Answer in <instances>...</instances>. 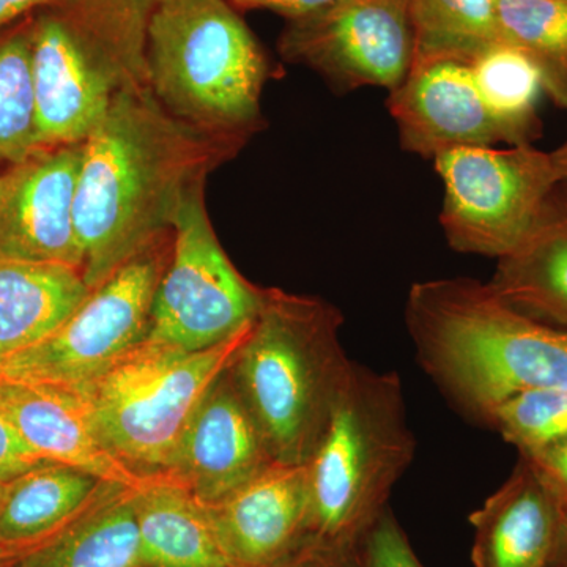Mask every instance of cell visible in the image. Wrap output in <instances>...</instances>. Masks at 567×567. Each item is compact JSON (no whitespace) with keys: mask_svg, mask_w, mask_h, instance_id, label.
<instances>
[{"mask_svg":"<svg viewBox=\"0 0 567 567\" xmlns=\"http://www.w3.org/2000/svg\"><path fill=\"white\" fill-rule=\"evenodd\" d=\"M6 353L2 352V349H0V379L3 377V368H6Z\"/></svg>","mask_w":567,"mask_h":567,"instance_id":"cell-37","label":"cell"},{"mask_svg":"<svg viewBox=\"0 0 567 567\" xmlns=\"http://www.w3.org/2000/svg\"><path fill=\"white\" fill-rule=\"evenodd\" d=\"M412 66L440 61L470 63L499 40L495 0H410Z\"/></svg>","mask_w":567,"mask_h":567,"instance_id":"cell-24","label":"cell"},{"mask_svg":"<svg viewBox=\"0 0 567 567\" xmlns=\"http://www.w3.org/2000/svg\"><path fill=\"white\" fill-rule=\"evenodd\" d=\"M7 486L9 484H0V502H2L3 495H6Z\"/></svg>","mask_w":567,"mask_h":567,"instance_id":"cell-38","label":"cell"},{"mask_svg":"<svg viewBox=\"0 0 567 567\" xmlns=\"http://www.w3.org/2000/svg\"><path fill=\"white\" fill-rule=\"evenodd\" d=\"M405 323L424 371L480 423L518 394L567 386V330L517 311L488 282L413 284Z\"/></svg>","mask_w":567,"mask_h":567,"instance_id":"cell-2","label":"cell"},{"mask_svg":"<svg viewBox=\"0 0 567 567\" xmlns=\"http://www.w3.org/2000/svg\"><path fill=\"white\" fill-rule=\"evenodd\" d=\"M440 224L451 248L498 260L524 241L561 185L550 152L532 144L440 153Z\"/></svg>","mask_w":567,"mask_h":567,"instance_id":"cell-8","label":"cell"},{"mask_svg":"<svg viewBox=\"0 0 567 567\" xmlns=\"http://www.w3.org/2000/svg\"><path fill=\"white\" fill-rule=\"evenodd\" d=\"M115 486L58 462L35 466L7 486L0 502V547L28 557L62 535Z\"/></svg>","mask_w":567,"mask_h":567,"instance_id":"cell-18","label":"cell"},{"mask_svg":"<svg viewBox=\"0 0 567 567\" xmlns=\"http://www.w3.org/2000/svg\"><path fill=\"white\" fill-rule=\"evenodd\" d=\"M61 0H0V31L29 11L47 9Z\"/></svg>","mask_w":567,"mask_h":567,"instance_id":"cell-33","label":"cell"},{"mask_svg":"<svg viewBox=\"0 0 567 567\" xmlns=\"http://www.w3.org/2000/svg\"><path fill=\"white\" fill-rule=\"evenodd\" d=\"M35 151H39V130L31 24H25L0 35V162H22Z\"/></svg>","mask_w":567,"mask_h":567,"instance_id":"cell-26","label":"cell"},{"mask_svg":"<svg viewBox=\"0 0 567 567\" xmlns=\"http://www.w3.org/2000/svg\"><path fill=\"white\" fill-rule=\"evenodd\" d=\"M84 142L39 148L0 171V260L84 267L74 199Z\"/></svg>","mask_w":567,"mask_h":567,"instance_id":"cell-12","label":"cell"},{"mask_svg":"<svg viewBox=\"0 0 567 567\" xmlns=\"http://www.w3.org/2000/svg\"><path fill=\"white\" fill-rule=\"evenodd\" d=\"M0 164H2V162H0Z\"/></svg>","mask_w":567,"mask_h":567,"instance_id":"cell-40","label":"cell"},{"mask_svg":"<svg viewBox=\"0 0 567 567\" xmlns=\"http://www.w3.org/2000/svg\"><path fill=\"white\" fill-rule=\"evenodd\" d=\"M468 65L484 103L506 133L507 144H532L540 126L537 103L546 93L535 61L520 48L498 40Z\"/></svg>","mask_w":567,"mask_h":567,"instance_id":"cell-23","label":"cell"},{"mask_svg":"<svg viewBox=\"0 0 567 567\" xmlns=\"http://www.w3.org/2000/svg\"><path fill=\"white\" fill-rule=\"evenodd\" d=\"M524 457L567 514V436Z\"/></svg>","mask_w":567,"mask_h":567,"instance_id":"cell-30","label":"cell"},{"mask_svg":"<svg viewBox=\"0 0 567 567\" xmlns=\"http://www.w3.org/2000/svg\"><path fill=\"white\" fill-rule=\"evenodd\" d=\"M499 40L527 52L544 91L567 110V0H495Z\"/></svg>","mask_w":567,"mask_h":567,"instance_id":"cell-25","label":"cell"},{"mask_svg":"<svg viewBox=\"0 0 567 567\" xmlns=\"http://www.w3.org/2000/svg\"><path fill=\"white\" fill-rule=\"evenodd\" d=\"M173 244L174 233L164 235L93 287L58 330L7 357L2 379L80 385L145 341Z\"/></svg>","mask_w":567,"mask_h":567,"instance_id":"cell-9","label":"cell"},{"mask_svg":"<svg viewBox=\"0 0 567 567\" xmlns=\"http://www.w3.org/2000/svg\"><path fill=\"white\" fill-rule=\"evenodd\" d=\"M147 71L153 96L193 128L244 144L264 128L267 59L226 0H156Z\"/></svg>","mask_w":567,"mask_h":567,"instance_id":"cell-5","label":"cell"},{"mask_svg":"<svg viewBox=\"0 0 567 567\" xmlns=\"http://www.w3.org/2000/svg\"><path fill=\"white\" fill-rule=\"evenodd\" d=\"M415 451L399 375L354 363L330 427L308 462L311 536L358 550L390 506Z\"/></svg>","mask_w":567,"mask_h":567,"instance_id":"cell-6","label":"cell"},{"mask_svg":"<svg viewBox=\"0 0 567 567\" xmlns=\"http://www.w3.org/2000/svg\"><path fill=\"white\" fill-rule=\"evenodd\" d=\"M551 162L557 171L559 182L567 186V136L566 140L550 152Z\"/></svg>","mask_w":567,"mask_h":567,"instance_id":"cell-34","label":"cell"},{"mask_svg":"<svg viewBox=\"0 0 567 567\" xmlns=\"http://www.w3.org/2000/svg\"><path fill=\"white\" fill-rule=\"evenodd\" d=\"M89 292L81 268L0 260V349L10 357L43 341Z\"/></svg>","mask_w":567,"mask_h":567,"instance_id":"cell-21","label":"cell"},{"mask_svg":"<svg viewBox=\"0 0 567 567\" xmlns=\"http://www.w3.org/2000/svg\"><path fill=\"white\" fill-rule=\"evenodd\" d=\"M204 194H194L175 219L173 254L156 287L147 336L185 352L233 338L262 305V287L245 279L224 252Z\"/></svg>","mask_w":567,"mask_h":567,"instance_id":"cell-10","label":"cell"},{"mask_svg":"<svg viewBox=\"0 0 567 567\" xmlns=\"http://www.w3.org/2000/svg\"><path fill=\"white\" fill-rule=\"evenodd\" d=\"M388 111L398 125L402 148L423 158L507 142L468 63L440 61L412 66L402 84L390 92Z\"/></svg>","mask_w":567,"mask_h":567,"instance_id":"cell-15","label":"cell"},{"mask_svg":"<svg viewBox=\"0 0 567 567\" xmlns=\"http://www.w3.org/2000/svg\"><path fill=\"white\" fill-rule=\"evenodd\" d=\"M281 52L287 61L309 66L341 92L394 91L412 69L410 0H346L290 21Z\"/></svg>","mask_w":567,"mask_h":567,"instance_id":"cell-11","label":"cell"},{"mask_svg":"<svg viewBox=\"0 0 567 567\" xmlns=\"http://www.w3.org/2000/svg\"><path fill=\"white\" fill-rule=\"evenodd\" d=\"M550 567H567V528L561 540H559L557 554H555L554 559H551Z\"/></svg>","mask_w":567,"mask_h":567,"instance_id":"cell-35","label":"cell"},{"mask_svg":"<svg viewBox=\"0 0 567 567\" xmlns=\"http://www.w3.org/2000/svg\"><path fill=\"white\" fill-rule=\"evenodd\" d=\"M44 462L51 461L41 458L0 412V484L13 483Z\"/></svg>","mask_w":567,"mask_h":567,"instance_id":"cell-29","label":"cell"},{"mask_svg":"<svg viewBox=\"0 0 567 567\" xmlns=\"http://www.w3.org/2000/svg\"><path fill=\"white\" fill-rule=\"evenodd\" d=\"M488 286L517 311L567 330V193L555 192L524 241L498 259Z\"/></svg>","mask_w":567,"mask_h":567,"instance_id":"cell-19","label":"cell"},{"mask_svg":"<svg viewBox=\"0 0 567 567\" xmlns=\"http://www.w3.org/2000/svg\"><path fill=\"white\" fill-rule=\"evenodd\" d=\"M361 567H425L388 506L358 546Z\"/></svg>","mask_w":567,"mask_h":567,"instance_id":"cell-28","label":"cell"},{"mask_svg":"<svg viewBox=\"0 0 567 567\" xmlns=\"http://www.w3.org/2000/svg\"><path fill=\"white\" fill-rule=\"evenodd\" d=\"M520 456L567 436V386L527 391L498 406L488 424Z\"/></svg>","mask_w":567,"mask_h":567,"instance_id":"cell-27","label":"cell"},{"mask_svg":"<svg viewBox=\"0 0 567 567\" xmlns=\"http://www.w3.org/2000/svg\"><path fill=\"white\" fill-rule=\"evenodd\" d=\"M20 557L18 555L11 554V551H7L6 548L0 547V567H18L21 563Z\"/></svg>","mask_w":567,"mask_h":567,"instance_id":"cell-36","label":"cell"},{"mask_svg":"<svg viewBox=\"0 0 567 567\" xmlns=\"http://www.w3.org/2000/svg\"><path fill=\"white\" fill-rule=\"evenodd\" d=\"M18 567H24V566H22L21 563H20V566H18Z\"/></svg>","mask_w":567,"mask_h":567,"instance_id":"cell-39","label":"cell"},{"mask_svg":"<svg viewBox=\"0 0 567 567\" xmlns=\"http://www.w3.org/2000/svg\"><path fill=\"white\" fill-rule=\"evenodd\" d=\"M137 567H233L207 507L181 484L153 477L134 491Z\"/></svg>","mask_w":567,"mask_h":567,"instance_id":"cell-20","label":"cell"},{"mask_svg":"<svg viewBox=\"0 0 567 567\" xmlns=\"http://www.w3.org/2000/svg\"><path fill=\"white\" fill-rule=\"evenodd\" d=\"M233 567H275L311 537L308 464L268 466L205 506Z\"/></svg>","mask_w":567,"mask_h":567,"instance_id":"cell-14","label":"cell"},{"mask_svg":"<svg viewBox=\"0 0 567 567\" xmlns=\"http://www.w3.org/2000/svg\"><path fill=\"white\" fill-rule=\"evenodd\" d=\"M473 567H550L567 514L524 457L468 516Z\"/></svg>","mask_w":567,"mask_h":567,"instance_id":"cell-17","label":"cell"},{"mask_svg":"<svg viewBox=\"0 0 567 567\" xmlns=\"http://www.w3.org/2000/svg\"><path fill=\"white\" fill-rule=\"evenodd\" d=\"M136 488L115 486L62 535L21 559L24 567H137Z\"/></svg>","mask_w":567,"mask_h":567,"instance_id":"cell-22","label":"cell"},{"mask_svg":"<svg viewBox=\"0 0 567 567\" xmlns=\"http://www.w3.org/2000/svg\"><path fill=\"white\" fill-rule=\"evenodd\" d=\"M244 142L213 136L164 110L151 87L122 93L84 141L74 227L89 289L164 235L213 171Z\"/></svg>","mask_w":567,"mask_h":567,"instance_id":"cell-1","label":"cell"},{"mask_svg":"<svg viewBox=\"0 0 567 567\" xmlns=\"http://www.w3.org/2000/svg\"><path fill=\"white\" fill-rule=\"evenodd\" d=\"M156 0H61L31 22L39 148L87 140L122 93L148 87Z\"/></svg>","mask_w":567,"mask_h":567,"instance_id":"cell-4","label":"cell"},{"mask_svg":"<svg viewBox=\"0 0 567 567\" xmlns=\"http://www.w3.org/2000/svg\"><path fill=\"white\" fill-rule=\"evenodd\" d=\"M0 412L44 461L132 488L151 481L134 475L112 456L73 386L0 379Z\"/></svg>","mask_w":567,"mask_h":567,"instance_id":"cell-16","label":"cell"},{"mask_svg":"<svg viewBox=\"0 0 567 567\" xmlns=\"http://www.w3.org/2000/svg\"><path fill=\"white\" fill-rule=\"evenodd\" d=\"M251 323L197 352L145 339L74 385L112 456L142 480L166 475L194 413L229 368Z\"/></svg>","mask_w":567,"mask_h":567,"instance_id":"cell-7","label":"cell"},{"mask_svg":"<svg viewBox=\"0 0 567 567\" xmlns=\"http://www.w3.org/2000/svg\"><path fill=\"white\" fill-rule=\"evenodd\" d=\"M342 2L346 0H230L235 9L270 10L282 14L289 21L311 17Z\"/></svg>","mask_w":567,"mask_h":567,"instance_id":"cell-32","label":"cell"},{"mask_svg":"<svg viewBox=\"0 0 567 567\" xmlns=\"http://www.w3.org/2000/svg\"><path fill=\"white\" fill-rule=\"evenodd\" d=\"M344 317L322 298L264 289L244 344L230 361L235 385L279 464H308L353 372L341 342Z\"/></svg>","mask_w":567,"mask_h":567,"instance_id":"cell-3","label":"cell"},{"mask_svg":"<svg viewBox=\"0 0 567 567\" xmlns=\"http://www.w3.org/2000/svg\"><path fill=\"white\" fill-rule=\"evenodd\" d=\"M276 464L229 368L194 413L166 477L212 506Z\"/></svg>","mask_w":567,"mask_h":567,"instance_id":"cell-13","label":"cell"},{"mask_svg":"<svg viewBox=\"0 0 567 567\" xmlns=\"http://www.w3.org/2000/svg\"><path fill=\"white\" fill-rule=\"evenodd\" d=\"M275 567H361L358 550L330 546L315 537Z\"/></svg>","mask_w":567,"mask_h":567,"instance_id":"cell-31","label":"cell"}]
</instances>
